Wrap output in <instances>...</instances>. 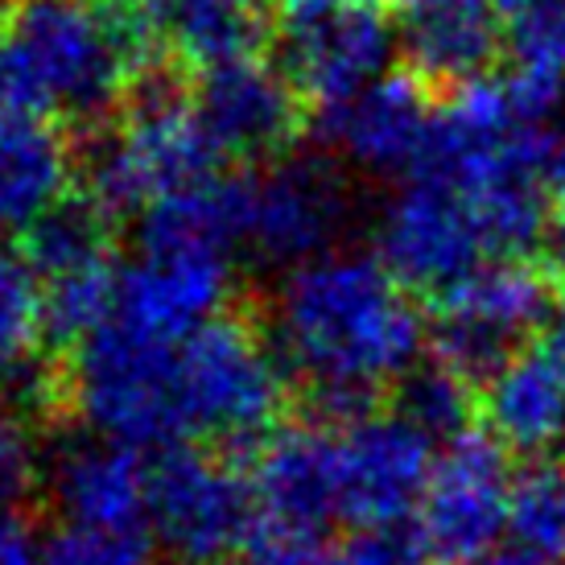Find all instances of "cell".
Segmentation results:
<instances>
[{"label":"cell","instance_id":"1","mask_svg":"<svg viewBox=\"0 0 565 565\" xmlns=\"http://www.w3.org/2000/svg\"><path fill=\"white\" fill-rule=\"evenodd\" d=\"M273 347L330 413H360L422 367L425 318L380 256L327 252L285 273Z\"/></svg>","mask_w":565,"mask_h":565},{"label":"cell","instance_id":"2","mask_svg":"<svg viewBox=\"0 0 565 565\" xmlns=\"http://www.w3.org/2000/svg\"><path fill=\"white\" fill-rule=\"evenodd\" d=\"M178 347L111 318L75 347L66 393L95 438H111L132 450L182 446L178 408Z\"/></svg>","mask_w":565,"mask_h":565},{"label":"cell","instance_id":"3","mask_svg":"<svg viewBox=\"0 0 565 565\" xmlns=\"http://www.w3.org/2000/svg\"><path fill=\"white\" fill-rule=\"evenodd\" d=\"M289 367L260 330L220 315L178 347V408L186 438L265 441L281 429Z\"/></svg>","mask_w":565,"mask_h":565},{"label":"cell","instance_id":"4","mask_svg":"<svg viewBox=\"0 0 565 565\" xmlns=\"http://www.w3.org/2000/svg\"><path fill=\"white\" fill-rule=\"evenodd\" d=\"M562 281L529 256H495L438 294L434 351L467 380H491L562 315Z\"/></svg>","mask_w":565,"mask_h":565},{"label":"cell","instance_id":"5","mask_svg":"<svg viewBox=\"0 0 565 565\" xmlns=\"http://www.w3.org/2000/svg\"><path fill=\"white\" fill-rule=\"evenodd\" d=\"M438 462V438L396 413H330L334 520L355 533H396L413 520Z\"/></svg>","mask_w":565,"mask_h":565},{"label":"cell","instance_id":"6","mask_svg":"<svg viewBox=\"0 0 565 565\" xmlns=\"http://www.w3.org/2000/svg\"><path fill=\"white\" fill-rule=\"evenodd\" d=\"M260 520L252 475L194 441L161 450L149 491V533L178 565L236 562Z\"/></svg>","mask_w":565,"mask_h":565},{"label":"cell","instance_id":"7","mask_svg":"<svg viewBox=\"0 0 565 565\" xmlns=\"http://www.w3.org/2000/svg\"><path fill=\"white\" fill-rule=\"evenodd\" d=\"M512 479L503 446L491 434L462 429L438 446V462L413 512V545L429 565H483L508 541Z\"/></svg>","mask_w":565,"mask_h":565},{"label":"cell","instance_id":"8","mask_svg":"<svg viewBox=\"0 0 565 565\" xmlns=\"http://www.w3.org/2000/svg\"><path fill=\"white\" fill-rule=\"evenodd\" d=\"M347 223V182L339 166L315 158L268 161L260 173H239V248L268 265L298 268L334 252Z\"/></svg>","mask_w":565,"mask_h":565},{"label":"cell","instance_id":"9","mask_svg":"<svg viewBox=\"0 0 565 565\" xmlns=\"http://www.w3.org/2000/svg\"><path fill=\"white\" fill-rule=\"evenodd\" d=\"M483 252L487 239L471 199L441 178L413 173L408 186L384 206L376 256L405 289L446 294L471 268L483 265Z\"/></svg>","mask_w":565,"mask_h":565},{"label":"cell","instance_id":"10","mask_svg":"<svg viewBox=\"0 0 565 565\" xmlns=\"http://www.w3.org/2000/svg\"><path fill=\"white\" fill-rule=\"evenodd\" d=\"M194 111L223 158L236 161H281L289 158L301 128L310 125V104L301 99L281 63L260 54L227 58L199 71L190 83Z\"/></svg>","mask_w":565,"mask_h":565},{"label":"cell","instance_id":"11","mask_svg":"<svg viewBox=\"0 0 565 565\" xmlns=\"http://www.w3.org/2000/svg\"><path fill=\"white\" fill-rule=\"evenodd\" d=\"M396 30L376 0H355L315 21L281 25V71L315 111L351 104L388 71Z\"/></svg>","mask_w":565,"mask_h":565},{"label":"cell","instance_id":"12","mask_svg":"<svg viewBox=\"0 0 565 565\" xmlns=\"http://www.w3.org/2000/svg\"><path fill=\"white\" fill-rule=\"evenodd\" d=\"M50 491L66 529L111 541H141L149 529L153 467L141 458V450L87 434L54 458Z\"/></svg>","mask_w":565,"mask_h":565},{"label":"cell","instance_id":"13","mask_svg":"<svg viewBox=\"0 0 565 565\" xmlns=\"http://www.w3.org/2000/svg\"><path fill=\"white\" fill-rule=\"evenodd\" d=\"M425 95L429 92L413 75H384L343 108L315 111L310 125H318V137L355 170L376 178L417 173L434 132V108Z\"/></svg>","mask_w":565,"mask_h":565},{"label":"cell","instance_id":"14","mask_svg":"<svg viewBox=\"0 0 565 565\" xmlns=\"http://www.w3.org/2000/svg\"><path fill=\"white\" fill-rule=\"evenodd\" d=\"M396 46L425 92H458L487 79L503 50L500 0H408Z\"/></svg>","mask_w":565,"mask_h":565},{"label":"cell","instance_id":"15","mask_svg":"<svg viewBox=\"0 0 565 565\" xmlns=\"http://www.w3.org/2000/svg\"><path fill=\"white\" fill-rule=\"evenodd\" d=\"M232 256H161L141 252L120 273L116 318L166 343H186L194 330L227 315Z\"/></svg>","mask_w":565,"mask_h":565},{"label":"cell","instance_id":"16","mask_svg":"<svg viewBox=\"0 0 565 565\" xmlns=\"http://www.w3.org/2000/svg\"><path fill=\"white\" fill-rule=\"evenodd\" d=\"M75 137L50 116H0V236H25L33 223L71 199Z\"/></svg>","mask_w":565,"mask_h":565},{"label":"cell","instance_id":"17","mask_svg":"<svg viewBox=\"0 0 565 565\" xmlns=\"http://www.w3.org/2000/svg\"><path fill=\"white\" fill-rule=\"evenodd\" d=\"M487 434L503 450L550 455L565 441V363L545 339L516 351L483 388Z\"/></svg>","mask_w":565,"mask_h":565},{"label":"cell","instance_id":"18","mask_svg":"<svg viewBox=\"0 0 565 565\" xmlns=\"http://www.w3.org/2000/svg\"><path fill=\"white\" fill-rule=\"evenodd\" d=\"M248 475L260 516L327 529L334 520L330 422H301L273 429L256 446V467Z\"/></svg>","mask_w":565,"mask_h":565},{"label":"cell","instance_id":"19","mask_svg":"<svg viewBox=\"0 0 565 565\" xmlns=\"http://www.w3.org/2000/svg\"><path fill=\"white\" fill-rule=\"evenodd\" d=\"M178 66H206L256 54L265 42L260 0H145Z\"/></svg>","mask_w":565,"mask_h":565},{"label":"cell","instance_id":"20","mask_svg":"<svg viewBox=\"0 0 565 565\" xmlns=\"http://www.w3.org/2000/svg\"><path fill=\"white\" fill-rule=\"evenodd\" d=\"M21 256L38 273V281L111 260V220L83 194H71L21 236Z\"/></svg>","mask_w":565,"mask_h":565},{"label":"cell","instance_id":"21","mask_svg":"<svg viewBox=\"0 0 565 565\" xmlns=\"http://www.w3.org/2000/svg\"><path fill=\"white\" fill-rule=\"evenodd\" d=\"M120 306V273L111 260L63 273L42 281V310H46V339L79 347L99 327H108Z\"/></svg>","mask_w":565,"mask_h":565},{"label":"cell","instance_id":"22","mask_svg":"<svg viewBox=\"0 0 565 565\" xmlns=\"http://www.w3.org/2000/svg\"><path fill=\"white\" fill-rule=\"evenodd\" d=\"M46 343L42 281L25 265L21 248L0 244V376L30 372Z\"/></svg>","mask_w":565,"mask_h":565},{"label":"cell","instance_id":"23","mask_svg":"<svg viewBox=\"0 0 565 565\" xmlns=\"http://www.w3.org/2000/svg\"><path fill=\"white\" fill-rule=\"evenodd\" d=\"M508 541L516 550L565 557V471L553 462H529L512 479L508 503Z\"/></svg>","mask_w":565,"mask_h":565},{"label":"cell","instance_id":"24","mask_svg":"<svg viewBox=\"0 0 565 565\" xmlns=\"http://www.w3.org/2000/svg\"><path fill=\"white\" fill-rule=\"evenodd\" d=\"M512 66L565 79V0H500Z\"/></svg>","mask_w":565,"mask_h":565},{"label":"cell","instance_id":"25","mask_svg":"<svg viewBox=\"0 0 565 565\" xmlns=\"http://www.w3.org/2000/svg\"><path fill=\"white\" fill-rule=\"evenodd\" d=\"M401 413L413 425H422L429 438L450 441L455 434H462V425L471 417V380L438 360L422 363L401 384Z\"/></svg>","mask_w":565,"mask_h":565},{"label":"cell","instance_id":"26","mask_svg":"<svg viewBox=\"0 0 565 565\" xmlns=\"http://www.w3.org/2000/svg\"><path fill=\"white\" fill-rule=\"evenodd\" d=\"M236 565H343V550L318 524L260 516Z\"/></svg>","mask_w":565,"mask_h":565},{"label":"cell","instance_id":"27","mask_svg":"<svg viewBox=\"0 0 565 565\" xmlns=\"http://www.w3.org/2000/svg\"><path fill=\"white\" fill-rule=\"evenodd\" d=\"M42 446L17 417H0V512H17L42 483Z\"/></svg>","mask_w":565,"mask_h":565},{"label":"cell","instance_id":"28","mask_svg":"<svg viewBox=\"0 0 565 565\" xmlns=\"http://www.w3.org/2000/svg\"><path fill=\"white\" fill-rule=\"evenodd\" d=\"M46 565H153L145 557L141 541H111V536H92L63 529L50 536Z\"/></svg>","mask_w":565,"mask_h":565},{"label":"cell","instance_id":"29","mask_svg":"<svg viewBox=\"0 0 565 565\" xmlns=\"http://www.w3.org/2000/svg\"><path fill=\"white\" fill-rule=\"evenodd\" d=\"M343 565H429L413 536L401 533H360L343 550Z\"/></svg>","mask_w":565,"mask_h":565},{"label":"cell","instance_id":"30","mask_svg":"<svg viewBox=\"0 0 565 565\" xmlns=\"http://www.w3.org/2000/svg\"><path fill=\"white\" fill-rule=\"evenodd\" d=\"M50 536L21 508L0 512V565H46Z\"/></svg>","mask_w":565,"mask_h":565},{"label":"cell","instance_id":"31","mask_svg":"<svg viewBox=\"0 0 565 565\" xmlns=\"http://www.w3.org/2000/svg\"><path fill=\"white\" fill-rule=\"evenodd\" d=\"M343 4H355V0H277V13H281V25H298V21H315L322 13H334Z\"/></svg>","mask_w":565,"mask_h":565},{"label":"cell","instance_id":"32","mask_svg":"<svg viewBox=\"0 0 565 565\" xmlns=\"http://www.w3.org/2000/svg\"><path fill=\"white\" fill-rule=\"evenodd\" d=\"M483 565H562L553 562V557H541V553H529V550H516V545H508V550H500L491 562Z\"/></svg>","mask_w":565,"mask_h":565},{"label":"cell","instance_id":"33","mask_svg":"<svg viewBox=\"0 0 565 565\" xmlns=\"http://www.w3.org/2000/svg\"><path fill=\"white\" fill-rule=\"evenodd\" d=\"M541 339H545V343H550L553 351H557V360L565 363V306H562V315L553 318V327L545 330V334H541Z\"/></svg>","mask_w":565,"mask_h":565},{"label":"cell","instance_id":"34","mask_svg":"<svg viewBox=\"0 0 565 565\" xmlns=\"http://www.w3.org/2000/svg\"><path fill=\"white\" fill-rule=\"evenodd\" d=\"M557 211H565V137L557 141Z\"/></svg>","mask_w":565,"mask_h":565},{"label":"cell","instance_id":"35","mask_svg":"<svg viewBox=\"0 0 565 565\" xmlns=\"http://www.w3.org/2000/svg\"><path fill=\"white\" fill-rule=\"evenodd\" d=\"M4 9H9V0H0V21H4Z\"/></svg>","mask_w":565,"mask_h":565}]
</instances>
